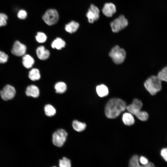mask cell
Segmentation results:
<instances>
[{
  "label": "cell",
  "instance_id": "6",
  "mask_svg": "<svg viewBox=\"0 0 167 167\" xmlns=\"http://www.w3.org/2000/svg\"><path fill=\"white\" fill-rule=\"evenodd\" d=\"M42 18L47 24L49 25H52L58 21L59 19L58 14L56 10L50 9L45 12Z\"/></svg>",
  "mask_w": 167,
  "mask_h": 167
},
{
  "label": "cell",
  "instance_id": "8",
  "mask_svg": "<svg viewBox=\"0 0 167 167\" xmlns=\"http://www.w3.org/2000/svg\"><path fill=\"white\" fill-rule=\"evenodd\" d=\"M99 13L98 8L94 4H91L86 14L89 22L92 24L98 20L99 18Z\"/></svg>",
  "mask_w": 167,
  "mask_h": 167
},
{
  "label": "cell",
  "instance_id": "15",
  "mask_svg": "<svg viewBox=\"0 0 167 167\" xmlns=\"http://www.w3.org/2000/svg\"><path fill=\"white\" fill-rule=\"evenodd\" d=\"M22 59L23 65L27 68L28 69L31 68L34 63V59L28 54L24 55Z\"/></svg>",
  "mask_w": 167,
  "mask_h": 167
},
{
  "label": "cell",
  "instance_id": "11",
  "mask_svg": "<svg viewBox=\"0 0 167 167\" xmlns=\"http://www.w3.org/2000/svg\"><path fill=\"white\" fill-rule=\"evenodd\" d=\"M102 11L105 16L108 17H111L116 12V7L113 3H107L104 4L102 9Z\"/></svg>",
  "mask_w": 167,
  "mask_h": 167
},
{
  "label": "cell",
  "instance_id": "1",
  "mask_svg": "<svg viewBox=\"0 0 167 167\" xmlns=\"http://www.w3.org/2000/svg\"><path fill=\"white\" fill-rule=\"evenodd\" d=\"M126 103L121 99L112 98L107 102L105 108L106 117L109 118H114L126 109Z\"/></svg>",
  "mask_w": 167,
  "mask_h": 167
},
{
  "label": "cell",
  "instance_id": "23",
  "mask_svg": "<svg viewBox=\"0 0 167 167\" xmlns=\"http://www.w3.org/2000/svg\"><path fill=\"white\" fill-rule=\"evenodd\" d=\"M45 113L48 116H52L54 115L56 113V110L55 108L51 105H46L44 108Z\"/></svg>",
  "mask_w": 167,
  "mask_h": 167
},
{
  "label": "cell",
  "instance_id": "10",
  "mask_svg": "<svg viewBox=\"0 0 167 167\" xmlns=\"http://www.w3.org/2000/svg\"><path fill=\"white\" fill-rule=\"evenodd\" d=\"M26 49L25 45L17 41L15 42L13 45L11 53L16 56H23L26 53Z\"/></svg>",
  "mask_w": 167,
  "mask_h": 167
},
{
  "label": "cell",
  "instance_id": "9",
  "mask_svg": "<svg viewBox=\"0 0 167 167\" xmlns=\"http://www.w3.org/2000/svg\"><path fill=\"white\" fill-rule=\"evenodd\" d=\"M142 106L143 104L141 101L135 99L131 104L127 106L126 109L129 112L136 117L141 111V109Z\"/></svg>",
  "mask_w": 167,
  "mask_h": 167
},
{
  "label": "cell",
  "instance_id": "27",
  "mask_svg": "<svg viewBox=\"0 0 167 167\" xmlns=\"http://www.w3.org/2000/svg\"><path fill=\"white\" fill-rule=\"evenodd\" d=\"M17 16L18 18L19 19H24L27 17V13L25 10H21L18 12Z\"/></svg>",
  "mask_w": 167,
  "mask_h": 167
},
{
  "label": "cell",
  "instance_id": "2",
  "mask_svg": "<svg viewBox=\"0 0 167 167\" xmlns=\"http://www.w3.org/2000/svg\"><path fill=\"white\" fill-rule=\"evenodd\" d=\"M162 82L157 75H152L145 81L144 85L150 94L153 96L161 90Z\"/></svg>",
  "mask_w": 167,
  "mask_h": 167
},
{
  "label": "cell",
  "instance_id": "24",
  "mask_svg": "<svg viewBox=\"0 0 167 167\" xmlns=\"http://www.w3.org/2000/svg\"><path fill=\"white\" fill-rule=\"evenodd\" d=\"M59 167H71V163L70 160L68 158L63 157L59 161Z\"/></svg>",
  "mask_w": 167,
  "mask_h": 167
},
{
  "label": "cell",
  "instance_id": "5",
  "mask_svg": "<svg viewBox=\"0 0 167 167\" xmlns=\"http://www.w3.org/2000/svg\"><path fill=\"white\" fill-rule=\"evenodd\" d=\"M67 134L66 131L63 129L58 130L53 135V142L56 146H62L66 141Z\"/></svg>",
  "mask_w": 167,
  "mask_h": 167
},
{
  "label": "cell",
  "instance_id": "12",
  "mask_svg": "<svg viewBox=\"0 0 167 167\" xmlns=\"http://www.w3.org/2000/svg\"><path fill=\"white\" fill-rule=\"evenodd\" d=\"M38 57L41 60H45L47 59L50 55L49 51L45 49L43 46H41L37 48L36 50Z\"/></svg>",
  "mask_w": 167,
  "mask_h": 167
},
{
  "label": "cell",
  "instance_id": "20",
  "mask_svg": "<svg viewBox=\"0 0 167 167\" xmlns=\"http://www.w3.org/2000/svg\"><path fill=\"white\" fill-rule=\"evenodd\" d=\"M28 77L32 81L39 79L41 76L39 70L36 68L32 69L29 72Z\"/></svg>",
  "mask_w": 167,
  "mask_h": 167
},
{
  "label": "cell",
  "instance_id": "26",
  "mask_svg": "<svg viewBox=\"0 0 167 167\" xmlns=\"http://www.w3.org/2000/svg\"><path fill=\"white\" fill-rule=\"evenodd\" d=\"M7 19L8 17L6 14L0 13V27L6 26Z\"/></svg>",
  "mask_w": 167,
  "mask_h": 167
},
{
  "label": "cell",
  "instance_id": "30",
  "mask_svg": "<svg viewBox=\"0 0 167 167\" xmlns=\"http://www.w3.org/2000/svg\"><path fill=\"white\" fill-rule=\"evenodd\" d=\"M139 161L140 163L143 165H145L149 162L148 159L143 156H140L139 159Z\"/></svg>",
  "mask_w": 167,
  "mask_h": 167
},
{
  "label": "cell",
  "instance_id": "28",
  "mask_svg": "<svg viewBox=\"0 0 167 167\" xmlns=\"http://www.w3.org/2000/svg\"><path fill=\"white\" fill-rule=\"evenodd\" d=\"M8 58V56L7 54L0 51V63H3L6 62Z\"/></svg>",
  "mask_w": 167,
  "mask_h": 167
},
{
  "label": "cell",
  "instance_id": "25",
  "mask_svg": "<svg viewBox=\"0 0 167 167\" xmlns=\"http://www.w3.org/2000/svg\"><path fill=\"white\" fill-rule=\"evenodd\" d=\"M37 41L40 43L45 42L47 40V36L45 34L42 32H39L36 36Z\"/></svg>",
  "mask_w": 167,
  "mask_h": 167
},
{
  "label": "cell",
  "instance_id": "13",
  "mask_svg": "<svg viewBox=\"0 0 167 167\" xmlns=\"http://www.w3.org/2000/svg\"><path fill=\"white\" fill-rule=\"evenodd\" d=\"M26 94L28 96L36 98L39 95V90L37 86L33 85H30L27 87Z\"/></svg>",
  "mask_w": 167,
  "mask_h": 167
},
{
  "label": "cell",
  "instance_id": "21",
  "mask_svg": "<svg viewBox=\"0 0 167 167\" xmlns=\"http://www.w3.org/2000/svg\"><path fill=\"white\" fill-rule=\"evenodd\" d=\"M54 88L57 93H62L65 92L66 91L67 86L64 82H60L55 84Z\"/></svg>",
  "mask_w": 167,
  "mask_h": 167
},
{
  "label": "cell",
  "instance_id": "14",
  "mask_svg": "<svg viewBox=\"0 0 167 167\" xmlns=\"http://www.w3.org/2000/svg\"><path fill=\"white\" fill-rule=\"evenodd\" d=\"M122 120L124 123L127 126H131L134 124L135 119L132 114L130 112L125 113L122 115Z\"/></svg>",
  "mask_w": 167,
  "mask_h": 167
},
{
  "label": "cell",
  "instance_id": "4",
  "mask_svg": "<svg viewBox=\"0 0 167 167\" xmlns=\"http://www.w3.org/2000/svg\"><path fill=\"white\" fill-rule=\"evenodd\" d=\"M128 24V21L124 16L121 15L111 22L110 25L112 31L116 33L126 27Z\"/></svg>",
  "mask_w": 167,
  "mask_h": 167
},
{
  "label": "cell",
  "instance_id": "32",
  "mask_svg": "<svg viewBox=\"0 0 167 167\" xmlns=\"http://www.w3.org/2000/svg\"><path fill=\"white\" fill-rule=\"evenodd\" d=\"M56 167V166H54V167Z\"/></svg>",
  "mask_w": 167,
  "mask_h": 167
},
{
  "label": "cell",
  "instance_id": "29",
  "mask_svg": "<svg viewBox=\"0 0 167 167\" xmlns=\"http://www.w3.org/2000/svg\"><path fill=\"white\" fill-rule=\"evenodd\" d=\"M160 154L164 160L167 162V148H165L162 149L160 152Z\"/></svg>",
  "mask_w": 167,
  "mask_h": 167
},
{
  "label": "cell",
  "instance_id": "16",
  "mask_svg": "<svg viewBox=\"0 0 167 167\" xmlns=\"http://www.w3.org/2000/svg\"><path fill=\"white\" fill-rule=\"evenodd\" d=\"M79 26V24L78 23L72 21L66 25L65 29L67 32L72 33L76 31Z\"/></svg>",
  "mask_w": 167,
  "mask_h": 167
},
{
  "label": "cell",
  "instance_id": "31",
  "mask_svg": "<svg viewBox=\"0 0 167 167\" xmlns=\"http://www.w3.org/2000/svg\"><path fill=\"white\" fill-rule=\"evenodd\" d=\"M140 167H155L154 164L151 162H149L145 165H140Z\"/></svg>",
  "mask_w": 167,
  "mask_h": 167
},
{
  "label": "cell",
  "instance_id": "17",
  "mask_svg": "<svg viewBox=\"0 0 167 167\" xmlns=\"http://www.w3.org/2000/svg\"><path fill=\"white\" fill-rule=\"evenodd\" d=\"M96 90L97 94L100 97L105 96L109 94L108 89L104 84H101L97 86Z\"/></svg>",
  "mask_w": 167,
  "mask_h": 167
},
{
  "label": "cell",
  "instance_id": "3",
  "mask_svg": "<svg viewBox=\"0 0 167 167\" xmlns=\"http://www.w3.org/2000/svg\"><path fill=\"white\" fill-rule=\"evenodd\" d=\"M125 50L120 48L118 45H116L111 49L109 53V56L111 58L113 62L117 64L123 62L126 57Z\"/></svg>",
  "mask_w": 167,
  "mask_h": 167
},
{
  "label": "cell",
  "instance_id": "7",
  "mask_svg": "<svg viewBox=\"0 0 167 167\" xmlns=\"http://www.w3.org/2000/svg\"><path fill=\"white\" fill-rule=\"evenodd\" d=\"M16 91L15 88L10 85H7L0 91L2 98L5 101L13 99L15 95Z\"/></svg>",
  "mask_w": 167,
  "mask_h": 167
},
{
  "label": "cell",
  "instance_id": "19",
  "mask_svg": "<svg viewBox=\"0 0 167 167\" xmlns=\"http://www.w3.org/2000/svg\"><path fill=\"white\" fill-rule=\"evenodd\" d=\"M74 129L78 132L83 131L85 129L86 125L85 123L79 122L76 120H74L72 122Z\"/></svg>",
  "mask_w": 167,
  "mask_h": 167
},
{
  "label": "cell",
  "instance_id": "22",
  "mask_svg": "<svg viewBox=\"0 0 167 167\" xmlns=\"http://www.w3.org/2000/svg\"><path fill=\"white\" fill-rule=\"evenodd\" d=\"M162 82L167 83V65L164 67L159 71L157 75Z\"/></svg>",
  "mask_w": 167,
  "mask_h": 167
},
{
  "label": "cell",
  "instance_id": "18",
  "mask_svg": "<svg viewBox=\"0 0 167 167\" xmlns=\"http://www.w3.org/2000/svg\"><path fill=\"white\" fill-rule=\"evenodd\" d=\"M66 43L64 41L60 38H57L52 42V47L60 50L65 47Z\"/></svg>",
  "mask_w": 167,
  "mask_h": 167
}]
</instances>
